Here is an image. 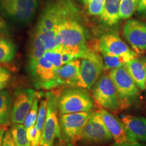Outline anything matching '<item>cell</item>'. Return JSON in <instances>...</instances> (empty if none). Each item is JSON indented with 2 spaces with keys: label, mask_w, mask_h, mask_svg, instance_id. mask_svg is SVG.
Instances as JSON below:
<instances>
[{
  "label": "cell",
  "mask_w": 146,
  "mask_h": 146,
  "mask_svg": "<svg viewBox=\"0 0 146 146\" xmlns=\"http://www.w3.org/2000/svg\"><path fill=\"white\" fill-rule=\"evenodd\" d=\"M94 102L102 108L116 112L129 107V104L120 98L112 80L108 74H102L92 88Z\"/></svg>",
  "instance_id": "obj_1"
},
{
  "label": "cell",
  "mask_w": 146,
  "mask_h": 146,
  "mask_svg": "<svg viewBox=\"0 0 146 146\" xmlns=\"http://www.w3.org/2000/svg\"><path fill=\"white\" fill-rule=\"evenodd\" d=\"M94 102L86 89L70 87L59 94L58 108L60 114L92 111Z\"/></svg>",
  "instance_id": "obj_2"
},
{
  "label": "cell",
  "mask_w": 146,
  "mask_h": 146,
  "mask_svg": "<svg viewBox=\"0 0 146 146\" xmlns=\"http://www.w3.org/2000/svg\"><path fill=\"white\" fill-rule=\"evenodd\" d=\"M59 94L49 91L46 94L47 113L40 145L54 146L56 139L62 138L58 108Z\"/></svg>",
  "instance_id": "obj_3"
},
{
  "label": "cell",
  "mask_w": 146,
  "mask_h": 146,
  "mask_svg": "<svg viewBox=\"0 0 146 146\" xmlns=\"http://www.w3.org/2000/svg\"><path fill=\"white\" fill-rule=\"evenodd\" d=\"M39 0H0V9L16 23L28 25L33 19Z\"/></svg>",
  "instance_id": "obj_4"
},
{
  "label": "cell",
  "mask_w": 146,
  "mask_h": 146,
  "mask_svg": "<svg viewBox=\"0 0 146 146\" xmlns=\"http://www.w3.org/2000/svg\"><path fill=\"white\" fill-rule=\"evenodd\" d=\"M57 33L62 47L80 50L87 48L85 29L75 20L68 18L63 21L58 25Z\"/></svg>",
  "instance_id": "obj_5"
},
{
  "label": "cell",
  "mask_w": 146,
  "mask_h": 146,
  "mask_svg": "<svg viewBox=\"0 0 146 146\" xmlns=\"http://www.w3.org/2000/svg\"><path fill=\"white\" fill-rule=\"evenodd\" d=\"M93 111L61 114L60 119L61 135L66 143L79 141L84 128Z\"/></svg>",
  "instance_id": "obj_6"
},
{
  "label": "cell",
  "mask_w": 146,
  "mask_h": 146,
  "mask_svg": "<svg viewBox=\"0 0 146 146\" xmlns=\"http://www.w3.org/2000/svg\"><path fill=\"white\" fill-rule=\"evenodd\" d=\"M79 140L88 145L100 146L112 140V137L104 122L100 111L93 112L84 128Z\"/></svg>",
  "instance_id": "obj_7"
},
{
  "label": "cell",
  "mask_w": 146,
  "mask_h": 146,
  "mask_svg": "<svg viewBox=\"0 0 146 146\" xmlns=\"http://www.w3.org/2000/svg\"><path fill=\"white\" fill-rule=\"evenodd\" d=\"M104 70L103 59L98 54L91 58L82 59L76 87L90 89L102 75Z\"/></svg>",
  "instance_id": "obj_8"
},
{
  "label": "cell",
  "mask_w": 146,
  "mask_h": 146,
  "mask_svg": "<svg viewBox=\"0 0 146 146\" xmlns=\"http://www.w3.org/2000/svg\"><path fill=\"white\" fill-rule=\"evenodd\" d=\"M102 118L108 130L114 140L112 146H145L141 144L124 127L122 122L106 110H100Z\"/></svg>",
  "instance_id": "obj_9"
},
{
  "label": "cell",
  "mask_w": 146,
  "mask_h": 146,
  "mask_svg": "<svg viewBox=\"0 0 146 146\" xmlns=\"http://www.w3.org/2000/svg\"><path fill=\"white\" fill-rule=\"evenodd\" d=\"M108 75L112 80L120 98L130 105L131 100L136 98L139 95V89L125 66L111 69Z\"/></svg>",
  "instance_id": "obj_10"
},
{
  "label": "cell",
  "mask_w": 146,
  "mask_h": 146,
  "mask_svg": "<svg viewBox=\"0 0 146 146\" xmlns=\"http://www.w3.org/2000/svg\"><path fill=\"white\" fill-rule=\"evenodd\" d=\"M36 92L33 89H19L14 93V100L12 106L11 123L23 124L27 114L33 103Z\"/></svg>",
  "instance_id": "obj_11"
},
{
  "label": "cell",
  "mask_w": 146,
  "mask_h": 146,
  "mask_svg": "<svg viewBox=\"0 0 146 146\" xmlns=\"http://www.w3.org/2000/svg\"><path fill=\"white\" fill-rule=\"evenodd\" d=\"M57 68L54 64L42 56L30 72L35 87L36 89L49 90L55 88V74Z\"/></svg>",
  "instance_id": "obj_12"
},
{
  "label": "cell",
  "mask_w": 146,
  "mask_h": 146,
  "mask_svg": "<svg viewBox=\"0 0 146 146\" xmlns=\"http://www.w3.org/2000/svg\"><path fill=\"white\" fill-rule=\"evenodd\" d=\"M98 42L99 51L101 53L116 56H122L131 60L137 58V54L131 50L123 40L114 33L103 35Z\"/></svg>",
  "instance_id": "obj_13"
},
{
  "label": "cell",
  "mask_w": 146,
  "mask_h": 146,
  "mask_svg": "<svg viewBox=\"0 0 146 146\" xmlns=\"http://www.w3.org/2000/svg\"><path fill=\"white\" fill-rule=\"evenodd\" d=\"M123 33L137 54L146 52V25L136 20L128 21Z\"/></svg>",
  "instance_id": "obj_14"
},
{
  "label": "cell",
  "mask_w": 146,
  "mask_h": 146,
  "mask_svg": "<svg viewBox=\"0 0 146 146\" xmlns=\"http://www.w3.org/2000/svg\"><path fill=\"white\" fill-rule=\"evenodd\" d=\"M69 18V11L58 5H49L40 18L36 27L47 31L57 30L58 25Z\"/></svg>",
  "instance_id": "obj_15"
},
{
  "label": "cell",
  "mask_w": 146,
  "mask_h": 146,
  "mask_svg": "<svg viewBox=\"0 0 146 146\" xmlns=\"http://www.w3.org/2000/svg\"><path fill=\"white\" fill-rule=\"evenodd\" d=\"M81 61L74 60L58 68L55 74V88L76 87L79 74Z\"/></svg>",
  "instance_id": "obj_16"
},
{
  "label": "cell",
  "mask_w": 146,
  "mask_h": 146,
  "mask_svg": "<svg viewBox=\"0 0 146 146\" xmlns=\"http://www.w3.org/2000/svg\"><path fill=\"white\" fill-rule=\"evenodd\" d=\"M127 130L138 141L146 142V118L122 115L121 120Z\"/></svg>",
  "instance_id": "obj_17"
},
{
  "label": "cell",
  "mask_w": 146,
  "mask_h": 146,
  "mask_svg": "<svg viewBox=\"0 0 146 146\" xmlns=\"http://www.w3.org/2000/svg\"><path fill=\"white\" fill-rule=\"evenodd\" d=\"M129 74L135 83L141 90L146 85V59L144 58H135L125 64Z\"/></svg>",
  "instance_id": "obj_18"
},
{
  "label": "cell",
  "mask_w": 146,
  "mask_h": 146,
  "mask_svg": "<svg viewBox=\"0 0 146 146\" xmlns=\"http://www.w3.org/2000/svg\"><path fill=\"white\" fill-rule=\"evenodd\" d=\"M46 52L45 45L39 35L35 31L31 39L29 52L28 71L30 73L33 70L36 62Z\"/></svg>",
  "instance_id": "obj_19"
},
{
  "label": "cell",
  "mask_w": 146,
  "mask_h": 146,
  "mask_svg": "<svg viewBox=\"0 0 146 146\" xmlns=\"http://www.w3.org/2000/svg\"><path fill=\"white\" fill-rule=\"evenodd\" d=\"M120 0H106L101 20L104 23L109 26H112L120 19L119 16V8Z\"/></svg>",
  "instance_id": "obj_20"
},
{
  "label": "cell",
  "mask_w": 146,
  "mask_h": 146,
  "mask_svg": "<svg viewBox=\"0 0 146 146\" xmlns=\"http://www.w3.org/2000/svg\"><path fill=\"white\" fill-rule=\"evenodd\" d=\"M12 99L8 91H0V125H8L11 120Z\"/></svg>",
  "instance_id": "obj_21"
},
{
  "label": "cell",
  "mask_w": 146,
  "mask_h": 146,
  "mask_svg": "<svg viewBox=\"0 0 146 146\" xmlns=\"http://www.w3.org/2000/svg\"><path fill=\"white\" fill-rule=\"evenodd\" d=\"M16 54L15 43L8 38L0 36V63H10L13 60Z\"/></svg>",
  "instance_id": "obj_22"
},
{
  "label": "cell",
  "mask_w": 146,
  "mask_h": 146,
  "mask_svg": "<svg viewBox=\"0 0 146 146\" xmlns=\"http://www.w3.org/2000/svg\"><path fill=\"white\" fill-rule=\"evenodd\" d=\"M45 45L46 51H57L61 52L62 46L57 41V30L54 31H39L35 29Z\"/></svg>",
  "instance_id": "obj_23"
},
{
  "label": "cell",
  "mask_w": 146,
  "mask_h": 146,
  "mask_svg": "<svg viewBox=\"0 0 146 146\" xmlns=\"http://www.w3.org/2000/svg\"><path fill=\"white\" fill-rule=\"evenodd\" d=\"M11 134L16 146H31L27 136V129L22 124H13Z\"/></svg>",
  "instance_id": "obj_24"
},
{
  "label": "cell",
  "mask_w": 146,
  "mask_h": 146,
  "mask_svg": "<svg viewBox=\"0 0 146 146\" xmlns=\"http://www.w3.org/2000/svg\"><path fill=\"white\" fill-rule=\"evenodd\" d=\"M102 54L104 58L103 62L104 69L106 70L118 68L122 66H125L126 64L130 61L127 58L122 57V56H112V55L104 54V53H102Z\"/></svg>",
  "instance_id": "obj_25"
},
{
  "label": "cell",
  "mask_w": 146,
  "mask_h": 146,
  "mask_svg": "<svg viewBox=\"0 0 146 146\" xmlns=\"http://www.w3.org/2000/svg\"><path fill=\"white\" fill-rule=\"evenodd\" d=\"M138 0H120L119 16L120 19H128L137 8Z\"/></svg>",
  "instance_id": "obj_26"
},
{
  "label": "cell",
  "mask_w": 146,
  "mask_h": 146,
  "mask_svg": "<svg viewBox=\"0 0 146 146\" xmlns=\"http://www.w3.org/2000/svg\"><path fill=\"white\" fill-rule=\"evenodd\" d=\"M40 95H41L40 93L36 92L32 106L28 114H27L25 121H24V126L26 129H28V128L33 127V126L35 125L38 116V112H39V100L41 98Z\"/></svg>",
  "instance_id": "obj_27"
},
{
  "label": "cell",
  "mask_w": 146,
  "mask_h": 146,
  "mask_svg": "<svg viewBox=\"0 0 146 146\" xmlns=\"http://www.w3.org/2000/svg\"><path fill=\"white\" fill-rule=\"evenodd\" d=\"M47 100H42L40 103V106L39 108V112H38L37 118L35 123V127L37 132V137L41 141V137L42 132H43V127H44L45 118H46L47 113Z\"/></svg>",
  "instance_id": "obj_28"
},
{
  "label": "cell",
  "mask_w": 146,
  "mask_h": 146,
  "mask_svg": "<svg viewBox=\"0 0 146 146\" xmlns=\"http://www.w3.org/2000/svg\"><path fill=\"white\" fill-rule=\"evenodd\" d=\"M106 0H88L87 8L88 12L91 16H100L104 8Z\"/></svg>",
  "instance_id": "obj_29"
},
{
  "label": "cell",
  "mask_w": 146,
  "mask_h": 146,
  "mask_svg": "<svg viewBox=\"0 0 146 146\" xmlns=\"http://www.w3.org/2000/svg\"><path fill=\"white\" fill-rule=\"evenodd\" d=\"M43 56L52 64H54L57 69L62 66L61 52H57V51H46Z\"/></svg>",
  "instance_id": "obj_30"
},
{
  "label": "cell",
  "mask_w": 146,
  "mask_h": 146,
  "mask_svg": "<svg viewBox=\"0 0 146 146\" xmlns=\"http://www.w3.org/2000/svg\"><path fill=\"white\" fill-rule=\"evenodd\" d=\"M11 78V73L5 67H0V91L8 85Z\"/></svg>",
  "instance_id": "obj_31"
},
{
  "label": "cell",
  "mask_w": 146,
  "mask_h": 146,
  "mask_svg": "<svg viewBox=\"0 0 146 146\" xmlns=\"http://www.w3.org/2000/svg\"><path fill=\"white\" fill-rule=\"evenodd\" d=\"M1 146H16L10 131H5Z\"/></svg>",
  "instance_id": "obj_32"
},
{
  "label": "cell",
  "mask_w": 146,
  "mask_h": 146,
  "mask_svg": "<svg viewBox=\"0 0 146 146\" xmlns=\"http://www.w3.org/2000/svg\"><path fill=\"white\" fill-rule=\"evenodd\" d=\"M137 10L139 14L146 16V0H138Z\"/></svg>",
  "instance_id": "obj_33"
},
{
  "label": "cell",
  "mask_w": 146,
  "mask_h": 146,
  "mask_svg": "<svg viewBox=\"0 0 146 146\" xmlns=\"http://www.w3.org/2000/svg\"><path fill=\"white\" fill-rule=\"evenodd\" d=\"M74 60H75V58L72 54L66 52H62V65L70 62L73 61Z\"/></svg>",
  "instance_id": "obj_34"
},
{
  "label": "cell",
  "mask_w": 146,
  "mask_h": 146,
  "mask_svg": "<svg viewBox=\"0 0 146 146\" xmlns=\"http://www.w3.org/2000/svg\"><path fill=\"white\" fill-rule=\"evenodd\" d=\"M7 32H8V27H7L4 20L0 16V35L7 33Z\"/></svg>",
  "instance_id": "obj_35"
},
{
  "label": "cell",
  "mask_w": 146,
  "mask_h": 146,
  "mask_svg": "<svg viewBox=\"0 0 146 146\" xmlns=\"http://www.w3.org/2000/svg\"><path fill=\"white\" fill-rule=\"evenodd\" d=\"M6 129L5 127H0V146L2 145V142Z\"/></svg>",
  "instance_id": "obj_36"
},
{
  "label": "cell",
  "mask_w": 146,
  "mask_h": 146,
  "mask_svg": "<svg viewBox=\"0 0 146 146\" xmlns=\"http://www.w3.org/2000/svg\"><path fill=\"white\" fill-rule=\"evenodd\" d=\"M78 1H81V2L83 3L85 5H87V1H88V0H78Z\"/></svg>",
  "instance_id": "obj_37"
},
{
  "label": "cell",
  "mask_w": 146,
  "mask_h": 146,
  "mask_svg": "<svg viewBox=\"0 0 146 146\" xmlns=\"http://www.w3.org/2000/svg\"><path fill=\"white\" fill-rule=\"evenodd\" d=\"M60 146H74V145H73L72 143H65L64 145H62Z\"/></svg>",
  "instance_id": "obj_38"
},
{
  "label": "cell",
  "mask_w": 146,
  "mask_h": 146,
  "mask_svg": "<svg viewBox=\"0 0 146 146\" xmlns=\"http://www.w3.org/2000/svg\"><path fill=\"white\" fill-rule=\"evenodd\" d=\"M39 146H43V145H39Z\"/></svg>",
  "instance_id": "obj_39"
},
{
  "label": "cell",
  "mask_w": 146,
  "mask_h": 146,
  "mask_svg": "<svg viewBox=\"0 0 146 146\" xmlns=\"http://www.w3.org/2000/svg\"><path fill=\"white\" fill-rule=\"evenodd\" d=\"M0 127H1V125H0Z\"/></svg>",
  "instance_id": "obj_40"
},
{
  "label": "cell",
  "mask_w": 146,
  "mask_h": 146,
  "mask_svg": "<svg viewBox=\"0 0 146 146\" xmlns=\"http://www.w3.org/2000/svg\"><path fill=\"white\" fill-rule=\"evenodd\" d=\"M145 87H146V85H145Z\"/></svg>",
  "instance_id": "obj_41"
}]
</instances>
